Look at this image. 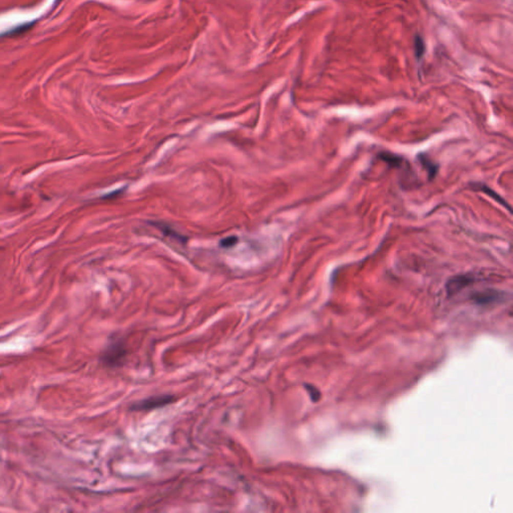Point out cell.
<instances>
[{"mask_svg":"<svg viewBox=\"0 0 513 513\" xmlns=\"http://www.w3.org/2000/svg\"><path fill=\"white\" fill-rule=\"evenodd\" d=\"M127 356V349L122 339L116 338L112 340L105 349L102 351L100 361L105 367L116 368L123 364Z\"/></svg>","mask_w":513,"mask_h":513,"instance_id":"1","label":"cell"},{"mask_svg":"<svg viewBox=\"0 0 513 513\" xmlns=\"http://www.w3.org/2000/svg\"><path fill=\"white\" fill-rule=\"evenodd\" d=\"M176 401V397L170 394H162V395H155V396L148 397L145 399L140 400L138 402H135L130 409L132 411L136 412H147L156 409H160L165 407L173 402Z\"/></svg>","mask_w":513,"mask_h":513,"instance_id":"2","label":"cell"},{"mask_svg":"<svg viewBox=\"0 0 513 513\" xmlns=\"http://www.w3.org/2000/svg\"><path fill=\"white\" fill-rule=\"evenodd\" d=\"M506 298V293L497 290H485L481 292H476L471 295V300L478 305H489L498 303Z\"/></svg>","mask_w":513,"mask_h":513,"instance_id":"3","label":"cell"},{"mask_svg":"<svg viewBox=\"0 0 513 513\" xmlns=\"http://www.w3.org/2000/svg\"><path fill=\"white\" fill-rule=\"evenodd\" d=\"M475 282V277L472 275H458L446 283V291L449 296H453L460 292L462 289L466 288L469 285Z\"/></svg>","mask_w":513,"mask_h":513,"instance_id":"4","label":"cell"},{"mask_svg":"<svg viewBox=\"0 0 513 513\" xmlns=\"http://www.w3.org/2000/svg\"><path fill=\"white\" fill-rule=\"evenodd\" d=\"M471 187L473 189L475 190H479V191H482L483 194L489 196L491 199H493L495 202H497L498 204H500L501 206H503L504 208H506L509 212H511V208L509 206V204L500 196L498 195L496 191H494L492 188H490L488 186L484 185V184H481V183H475V184H472Z\"/></svg>","mask_w":513,"mask_h":513,"instance_id":"5","label":"cell"},{"mask_svg":"<svg viewBox=\"0 0 513 513\" xmlns=\"http://www.w3.org/2000/svg\"><path fill=\"white\" fill-rule=\"evenodd\" d=\"M418 161H419L420 164L424 167V169L427 172L428 179L429 180H433L436 177L437 173H438L439 165H437V163H434L425 154H420L419 156H418Z\"/></svg>","mask_w":513,"mask_h":513,"instance_id":"6","label":"cell"},{"mask_svg":"<svg viewBox=\"0 0 513 513\" xmlns=\"http://www.w3.org/2000/svg\"><path fill=\"white\" fill-rule=\"evenodd\" d=\"M414 46H415V55L418 59H421L424 52H425V45H424V41H423V38L420 36V35H416L415 36V42H414Z\"/></svg>","mask_w":513,"mask_h":513,"instance_id":"7","label":"cell"},{"mask_svg":"<svg viewBox=\"0 0 513 513\" xmlns=\"http://www.w3.org/2000/svg\"><path fill=\"white\" fill-rule=\"evenodd\" d=\"M239 239L234 236H232V237H229V238H226V239H223L221 241V246L223 248H232L237 243H238Z\"/></svg>","mask_w":513,"mask_h":513,"instance_id":"8","label":"cell"}]
</instances>
